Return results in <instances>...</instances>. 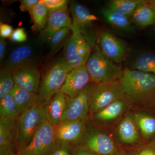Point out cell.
I'll list each match as a JSON object with an SVG mask.
<instances>
[{"label":"cell","mask_w":155,"mask_h":155,"mask_svg":"<svg viewBox=\"0 0 155 155\" xmlns=\"http://www.w3.org/2000/svg\"><path fill=\"white\" fill-rule=\"evenodd\" d=\"M147 4L155 11V0H147Z\"/></svg>","instance_id":"obj_39"},{"label":"cell","mask_w":155,"mask_h":155,"mask_svg":"<svg viewBox=\"0 0 155 155\" xmlns=\"http://www.w3.org/2000/svg\"><path fill=\"white\" fill-rule=\"evenodd\" d=\"M102 14L107 21L113 27L125 31H133L134 28L128 17L110 9H103Z\"/></svg>","instance_id":"obj_24"},{"label":"cell","mask_w":155,"mask_h":155,"mask_svg":"<svg viewBox=\"0 0 155 155\" xmlns=\"http://www.w3.org/2000/svg\"><path fill=\"white\" fill-rule=\"evenodd\" d=\"M120 82L125 94L133 104L155 106V75L136 69H124Z\"/></svg>","instance_id":"obj_1"},{"label":"cell","mask_w":155,"mask_h":155,"mask_svg":"<svg viewBox=\"0 0 155 155\" xmlns=\"http://www.w3.org/2000/svg\"><path fill=\"white\" fill-rule=\"evenodd\" d=\"M126 152L127 155H155V139Z\"/></svg>","instance_id":"obj_30"},{"label":"cell","mask_w":155,"mask_h":155,"mask_svg":"<svg viewBox=\"0 0 155 155\" xmlns=\"http://www.w3.org/2000/svg\"><path fill=\"white\" fill-rule=\"evenodd\" d=\"M137 7L131 16V20L136 25L145 27L155 24V11L147 4Z\"/></svg>","instance_id":"obj_23"},{"label":"cell","mask_w":155,"mask_h":155,"mask_svg":"<svg viewBox=\"0 0 155 155\" xmlns=\"http://www.w3.org/2000/svg\"><path fill=\"white\" fill-rule=\"evenodd\" d=\"M132 114L143 140L148 143L155 139V116L142 110L135 111Z\"/></svg>","instance_id":"obj_21"},{"label":"cell","mask_w":155,"mask_h":155,"mask_svg":"<svg viewBox=\"0 0 155 155\" xmlns=\"http://www.w3.org/2000/svg\"><path fill=\"white\" fill-rule=\"evenodd\" d=\"M133 103L126 94L114 101L104 109L90 115L93 121L101 125H108L116 122L123 116Z\"/></svg>","instance_id":"obj_12"},{"label":"cell","mask_w":155,"mask_h":155,"mask_svg":"<svg viewBox=\"0 0 155 155\" xmlns=\"http://www.w3.org/2000/svg\"><path fill=\"white\" fill-rule=\"evenodd\" d=\"M115 131L118 140L125 145L134 146L143 140L132 113H127L122 117L117 124Z\"/></svg>","instance_id":"obj_15"},{"label":"cell","mask_w":155,"mask_h":155,"mask_svg":"<svg viewBox=\"0 0 155 155\" xmlns=\"http://www.w3.org/2000/svg\"><path fill=\"white\" fill-rule=\"evenodd\" d=\"M48 9V14L61 9L68 8V2L66 0H43Z\"/></svg>","instance_id":"obj_33"},{"label":"cell","mask_w":155,"mask_h":155,"mask_svg":"<svg viewBox=\"0 0 155 155\" xmlns=\"http://www.w3.org/2000/svg\"><path fill=\"white\" fill-rule=\"evenodd\" d=\"M68 102V96L58 91L44 106L47 120L54 127L61 122Z\"/></svg>","instance_id":"obj_20"},{"label":"cell","mask_w":155,"mask_h":155,"mask_svg":"<svg viewBox=\"0 0 155 155\" xmlns=\"http://www.w3.org/2000/svg\"><path fill=\"white\" fill-rule=\"evenodd\" d=\"M70 30H71V28H63L56 32L53 35L49 41L51 50L54 49L61 44Z\"/></svg>","instance_id":"obj_32"},{"label":"cell","mask_w":155,"mask_h":155,"mask_svg":"<svg viewBox=\"0 0 155 155\" xmlns=\"http://www.w3.org/2000/svg\"><path fill=\"white\" fill-rule=\"evenodd\" d=\"M17 155V154H16V155Z\"/></svg>","instance_id":"obj_41"},{"label":"cell","mask_w":155,"mask_h":155,"mask_svg":"<svg viewBox=\"0 0 155 155\" xmlns=\"http://www.w3.org/2000/svg\"><path fill=\"white\" fill-rule=\"evenodd\" d=\"M130 69L155 75V53L148 52L140 55L134 62Z\"/></svg>","instance_id":"obj_27"},{"label":"cell","mask_w":155,"mask_h":155,"mask_svg":"<svg viewBox=\"0 0 155 155\" xmlns=\"http://www.w3.org/2000/svg\"><path fill=\"white\" fill-rule=\"evenodd\" d=\"M47 119L45 107L36 104L16 119L18 150L27 146L44 122Z\"/></svg>","instance_id":"obj_4"},{"label":"cell","mask_w":155,"mask_h":155,"mask_svg":"<svg viewBox=\"0 0 155 155\" xmlns=\"http://www.w3.org/2000/svg\"><path fill=\"white\" fill-rule=\"evenodd\" d=\"M73 69L64 58H59L51 64L42 76L37 104L44 107L60 91L67 75Z\"/></svg>","instance_id":"obj_2"},{"label":"cell","mask_w":155,"mask_h":155,"mask_svg":"<svg viewBox=\"0 0 155 155\" xmlns=\"http://www.w3.org/2000/svg\"><path fill=\"white\" fill-rule=\"evenodd\" d=\"M6 48V42L5 38H0V61L1 62L4 61L5 58Z\"/></svg>","instance_id":"obj_38"},{"label":"cell","mask_w":155,"mask_h":155,"mask_svg":"<svg viewBox=\"0 0 155 155\" xmlns=\"http://www.w3.org/2000/svg\"><path fill=\"white\" fill-rule=\"evenodd\" d=\"M68 8L58 10L48 15L47 22L41 31V38L49 41L53 35L60 29L72 27V19L67 11Z\"/></svg>","instance_id":"obj_19"},{"label":"cell","mask_w":155,"mask_h":155,"mask_svg":"<svg viewBox=\"0 0 155 155\" xmlns=\"http://www.w3.org/2000/svg\"><path fill=\"white\" fill-rule=\"evenodd\" d=\"M10 38L15 42L22 43L26 41L27 35L23 28H17L14 31Z\"/></svg>","instance_id":"obj_34"},{"label":"cell","mask_w":155,"mask_h":155,"mask_svg":"<svg viewBox=\"0 0 155 155\" xmlns=\"http://www.w3.org/2000/svg\"><path fill=\"white\" fill-rule=\"evenodd\" d=\"M16 120L0 118V155L17 154L18 144Z\"/></svg>","instance_id":"obj_16"},{"label":"cell","mask_w":155,"mask_h":155,"mask_svg":"<svg viewBox=\"0 0 155 155\" xmlns=\"http://www.w3.org/2000/svg\"><path fill=\"white\" fill-rule=\"evenodd\" d=\"M54 128L47 119L41 125L30 143L17 152V155H48L56 143Z\"/></svg>","instance_id":"obj_10"},{"label":"cell","mask_w":155,"mask_h":155,"mask_svg":"<svg viewBox=\"0 0 155 155\" xmlns=\"http://www.w3.org/2000/svg\"><path fill=\"white\" fill-rule=\"evenodd\" d=\"M117 155H127V152L125 150L120 149Z\"/></svg>","instance_id":"obj_40"},{"label":"cell","mask_w":155,"mask_h":155,"mask_svg":"<svg viewBox=\"0 0 155 155\" xmlns=\"http://www.w3.org/2000/svg\"><path fill=\"white\" fill-rule=\"evenodd\" d=\"M20 11L22 12L30 11L39 2L38 0H22L20 1Z\"/></svg>","instance_id":"obj_35"},{"label":"cell","mask_w":155,"mask_h":155,"mask_svg":"<svg viewBox=\"0 0 155 155\" xmlns=\"http://www.w3.org/2000/svg\"><path fill=\"white\" fill-rule=\"evenodd\" d=\"M73 155H96L88 150L76 146L73 151Z\"/></svg>","instance_id":"obj_37"},{"label":"cell","mask_w":155,"mask_h":155,"mask_svg":"<svg viewBox=\"0 0 155 155\" xmlns=\"http://www.w3.org/2000/svg\"><path fill=\"white\" fill-rule=\"evenodd\" d=\"M94 48L86 64L91 81L97 83L120 81L124 72L121 64L107 58L99 47L96 45Z\"/></svg>","instance_id":"obj_3"},{"label":"cell","mask_w":155,"mask_h":155,"mask_svg":"<svg viewBox=\"0 0 155 155\" xmlns=\"http://www.w3.org/2000/svg\"><path fill=\"white\" fill-rule=\"evenodd\" d=\"M99 47L105 56L118 64L125 60L128 51L124 41L107 31L101 34Z\"/></svg>","instance_id":"obj_14"},{"label":"cell","mask_w":155,"mask_h":155,"mask_svg":"<svg viewBox=\"0 0 155 155\" xmlns=\"http://www.w3.org/2000/svg\"><path fill=\"white\" fill-rule=\"evenodd\" d=\"M71 143L65 142H56L55 145L48 155H73Z\"/></svg>","instance_id":"obj_31"},{"label":"cell","mask_w":155,"mask_h":155,"mask_svg":"<svg viewBox=\"0 0 155 155\" xmlns=\"http://www.w3.org/2000/svg\"><path fill=\"white\" fill-rule=\"evenodd\" d=\"M11 94L20 114L33 107L37 102L38 95L36 93L28 91L15 84Z\"/></svg>","instance_id":"obj_22"},{"label":"cell","mask_w":155,"mask_h":155,"mask_svg":"<svg viewBox=\"0 0 155 155\" xmlns=\"http://www.w3.org/2000/svg\"><path fill=\"white\" fill-rule=\"evenodd\" d=\"M72 14V33L78 32L84 37L91 48L96 46L97 38L93 22L98 21L96 16L91 14L85 6L73 2L70 6Z\"/></svg>","instance_id":"obj_7"},{"label":"cell","mask_w":155,"mask_h":155,"mask_svg":"<svg viewBox=\"0 0 155 155\" xmlns=\"http://www.w3.org/2000/svg\"><path fill=\"white\" fill-rule=\"evenodd\" d=\"M20 115L11 94L0 99V118L17 119Z\"/></svg>","instance_id":"obj_28"},{"label":"cell","mask_w":155,"mask_h":155,"mask_svg":"<svg viewBox=\"0 0 155 155\" xmlns=\"http://www.w3.org/2000/svg\"><path fill=\"white\" fill-rule=\"evenodd\" d=\"M64 59L73 69L85 66L91 55V47L86 38L78 32L72 33L66 42Z\"/></svg>","instance_id":"obj_9"},{"label":"cell","mask_w":155,"mask_h":155,"mask_svg":"<svg viewBox=\"0 0 155 155\" xmlns=\"http://www.w3.org/2000/svg\"><path fill=\"white\" fill-rule=\"evenodd\" d=\"M15 84L11 71L2 68L0 72V99L11 94Z\"/></svg>","instance_id":"obj_29"},{"label":"cell","mask_w":155,"mask_h":155,"mask_svg":"<svg viewBox=\"0 0 155 155\" xmlns=\"http://www.w3.org/2000/svg\"><path fill=\"white\" fill-rule=\"evenodd\" d=\"M29 13L33 23L32 30L41 31L46 25L48 15V9L43 0L39 1Z\"/></svg>","instance_id":"obj_25"},{"label":"cell","mask_w":155,"mask_h":155,"mask_svg":"<svg viewBox=\"0 0 155 155\" xmlns=\"http://www.w3.org/2000/svg\"><path fill=\"white\" fill-rule=\"evenodd\" d=\"M41 47L38 41H33L15 48L3 62L2 68L12 71L26 66H35L41 57Z\"/></svg>","instance_id":"obj_8"},{"label":"cell","mask_w":155,"mask_h":155,"mask_svg":"<svg viewBox=\"0 0 155 155\" xmlns=\"http://www.w3.org/2000/svg\"><path fill=\"white\" fill-rule=\"evenodd\" d=\"M120 81L97 83L91 85L90 115L101 110L125 95Z\"/></svg>","instance_id":"obj_6"},{"label":"cell","mask_w":155,"mask_h":155,"mask_svg":"<svg viewBox=\"0 0 155 155\" xmlns=\"http://www.w3.org/2000/svg\"><path fill=\"white\" fill-rule=\"evenodd\" d=\"M147 2V0H113L109 3L108 8L129 17L138 6Z\"/></svg>","instance_id":"obj_26"},{"label":"cell","mask_w":155,"mask_h":155,"mask_svg":"<svg viewBox=\"0 0 155 155\" xmlns=\"http://www.w3.org/2000/svg\"><path fill=\"white\" fill-rule=\"evenodd\" d=\"M91 82L74 98L68 97V105L61 121L64 120H87L90 115V91Z\"/></svg>","instance_id":"obj_11"},{"label":"cell","mask_w":155,"mask_h":155,"mask_svg":"<svg viewBox=\"0 0 155 155\" xmlns=\"http://www.w3.org/2000/svg\"><path fill=\"white\" fill-rule=\"evenodd\" d=\"M11 72L15 84L28 91L38 94L41 75L36 66H26Z\"/></svg>","instance_id":"obj_18"},{"label":"cell","mask_w":155,"mask_h":155,"mask_svg":"<svg viewBox=\"0 0 155 155\" xmlns=\"http://www.w3.org/2000/svg\"></svg>","instance_id":"obj_42"},{"label":"cell","mask_w":155,"mask_h":155,"mask_svg":"<svg viewBox=\"0 0 155 155\" xmlns=\"http://www.w3.org/2000/svg\"><path fill=\"white\" fill-rule=\"evenodd\" d=\"M91 81L85 65L69 72L59 91L71 98H74Z\"/></svg>","instance_id":"obj_17"},{"label":"cell","mask_w":155,"mask_h":155,"mask_svg":"<svg viewBox=\"0 0 155 155\" xmlns=\"http://www.w3.org/2000/svg\"><path fill=\"white\" fill-rule=\"evenodd\" d=\"M91 126L87 122L82 139L77 146L96 155H117L120 149L114 138L106 131Z\"/></svg>","instance_id":"obj_5"},{"label":"cell","mask_w":155,"mask_h":155,"mask_svg":"<svg viewBox=\"0 0 155 155\" xmlns=\"http://www.w3.org/2000/svg\"><path fill=\"white\" fill-rule=\"evenodd\" d=\"M87 120H64L54 127L56 140L78 144L81 141Z\"/></svg>","instance_id":"obj_13"},{"label":"cell","mask_w":155,"mask_h":155,"mask_svg":"<svg viewBox=\"0 0 155 155\" xmlns=\"http://www.w3.org/2000/svg\"><path fill=\"white\" fill-rule=\"evenodd\" d=\"M13 27L11 25L1 22L0 24V35L4 38L11 37L13 31Z\"/></svg>","instance_id":"obj_36"}]
</instances>
